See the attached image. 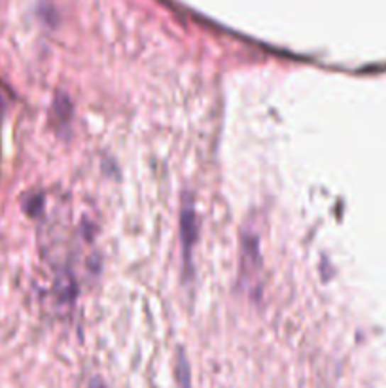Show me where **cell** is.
Wrapping results in <instances>:
<instances>
[{"instance_id":"obj_2","label":"cell","mask_w":386,"mask_h":388,"mask_svg":"<svg viewBox=\"0 0 386 388\" xmlns=\"http://www.w3.org/2000/svg\"><path fill=\"white\" fill-rule=\"evenodd\" d=\"M254 265H260V252H258V237H244L243 242V273L252 275Z\"/></svg>"},{"instance_id":"obj_3","label":"cell","mask_w":386,"mask_h":388,"mask_svg":"<svg viewBox=\"0 0 386 388\" xmlns=\"http://www.w3.org/2000/svg\"><path fill=\"white\" fill-rule=\"evenodd\" d=\"M57 292L61 293V298L65 301H70L74 298V279L68 273H65L57 282Z\"/></svg>"},{"instance_id":"obj_4","label":"cell","mask_w":386,"mask_h":388,"mask_svg":"<svg viewBox=\"0 0 386 388\" xmlns=\"http://www.w3.org/2000/svg\"><path fill=\"white\" fill-rule=\"evenodd\" d=\"M91 388H104L101 383H96V381H93V384H91Z\"/></svg>"},{"instance_id":"obj_1","label":"cell","mask_w":386,"mask_h":388,"mask_svg":"<svg viewBox=\"0 0 386 388\" xmlns=\"http://www.w3.org/2000/svg\"><path fill=\"white\" fill-rule=\"evenodd\" d=\"M197 237V214L189 197H184L180 212V239H182V258H184V269L189 273L192 269V248Z\"/></svg>"}]
</instances>
